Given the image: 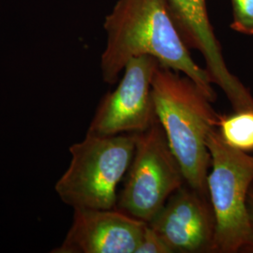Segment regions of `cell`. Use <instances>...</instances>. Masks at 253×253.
<instances>
[{
  "instance_id": "1",
  "label": "cell",
  "mask_w": 253,
  "mask_h": 253,
  "mask_svg": "<svg viewBox=\"0 0 253 253\" xmlns=\"http://www.w3.org/2000/svg\"><path fill=\"white\" fill-rule=\"evenodd\" d=\"M104 28L107 43L100 67L107 84L118 82L131 58L150 55L164 67L188 76L211 102L217 99L207 70L192 59L166 0H118L105 18Z\"/></svg>"
},
{
  "instance_id": "2",
  "label": "cell",
  "mask_w": 253,
  "mask_h": 253,
  "mask_svg": "<svg viewBox=\"0 0 253 253\" xmlns=\"http://www.w3.org/2000/svg\"><path fill=\"white\" fill-rule=\"evenodd\" d=\"M158 120L180 164L186 183L208 194L210 154L208 134L217 128L219 115L211 100L188 76L158 64L151 81Z\"/></svg>"
},
{
  "instance_id": "3",
  "label": "cell",
  "mask_w": 253,
  "mask_h": 253,
  "mask_svg": "<svg viewBox=\"0 0 253 253\" xmlns=\"http://www.w3.org/2000/svg\"><path fill=\"white\" fill-rule=\"evenodd\" d=\"M211 172L208 190L216 218L211 253H253L247 196L253 185V155L228 145L214 128L207 141Z\"/></svg>"
},
{
  "instance_id": "4",
  "label": "cell",
  "mask_w": 253,
  "mask_h": 253,
  "mask_svg": "<svg viewBox=\"0 0 253 253\" xmlns=\"http://www.w3.org/2000/svg\"><path fill=\"white\" fill-rule=\"evenodd\" d=\"M135 141V133H86L70 147V166L55 185L60 199L73 209L117 208V189L132 161Z\"/></svg>"
},
{
  "instance_id": "5",
  "label": "cell",
  "mask_w": 253,
  "mask_h": 253,
  "mask_svg": "<svg viewBox=\"0 0 253 253\" xmlns=\"http://www.w3.org/2000/svg\"><path fill=\"white\" fill-rule=\"evenodd\" d=\"M135 135L133 158L118 194L117 209L148 223L186 179L158 119Z\"/></svg>"
},
{
  "instance_id": "6",
  "label": "cell",
  "mask_w": 253,
  "mask_h": 253,
  "mask_svg": "<svg viewBox=\"0 0 253 253\" xmlns=\"http://www.w3.org/2000/svg\"><path fill=\"white\" fill-rule=\"evenodd\" d=\"M159 61L150 55L131 58L118 87L100 100L87 133L118 135L143 132L158 119L151 81Z\"/></svg>"
},
{
  "instance_id": "7",
  "label": "cell",
  "mask_w": 253,
  "mask_h": 253,
  "mask_svg": "<svg viewBox=\"0 0 253 253\" xmlns=\"http://www.w3.org/2000/svg\"><path fill=\"white\" fill-rule=\"evenodd\" d=\"M173 23L189 49L199 51L212 84L218 85L235 112L253 110V96L231 73L208 17L207 0H166Z\"/></svg>"
},
{
  "instance_id": "8",
  "label": "cell",
  "mask_w": 253,
  "mask_h": 253,
  "mask_svg": "<svg viewBox=\"0 0 253 253\" xmlns=\"http://www.w3.org/2000/svg\"><path fill=\"white\" fill-rule=\"evenodd\" d=\"M172 253H211L216 218L209 195L187 183L148 222Z\"/></svg>"
},
{
  "instance_id": "9",
  "label": "cell",
  "mask_w": 253,
  "mask_h": 253,
  "mask_svg": "<svg viewBox=\"0 0 253 253\" xmlns=\"http://www.w3.org/2000/svg\"><path fill=\"white\" fill-rule=\"evenodd\" d=\"M146 225L117 208H74L73 224L52 253H135Z\"/></svg>"
},
{
  "instance_id": "10",
  "label": "cell",
  "mask_w": 253,
  "mask_h": 253,
  "mask_svg": "<svg viewBox=\"0 0 253 253\" xmlns=\"http://www.w3.org/2000/svg\"><path fill=\"white\" fill-rule=\"evenodd\" d=\"M217 128L228 145L246 153L253 152V110L219 115Z\"/></svg>"
},
{
  "instance_id": "11",
  "label": "cell",
  "mask_w": 253,
  "mask_h": 253,
  "mask_svg": "<svg viewBox=\"0 0 253 253\" xmlns=\"http://www.w3.org/2000/svg\"><path fill=\"white\" fill-rule=\"evenodd\" d=\"M233 21L231 28L245 35H253V0H231Z\"/></svg>"
},
{
  "instance_id": "12",
  "label": "cell",
  "mask_w": 253,
  "mask_h": 253,
  "mask_svg": "<svg viewBox=\"0 0 253 253\" xmlns=\"http://www.w3.org/2000/svg\"><path fill=\"white\" fill-rule=\"evenodd\" d=\"M135 253H172V252L162 237L147 223Z\"/></svg>"
},
{
  "instance_id": "13",
  "label": "cell",
  "mask_w": 253,
  "mask_h": 253,
  "mask_svg": "<svg viewBox=\"0 0 253 253\" xmlns=\"http://www.w3.org/2000/svg\"><path fill=\"white\" fill-rule=\"evenodd\" d=\"M247 208H248V213H249V217L250 221L253 229V185L250 188V190L248 192L247 196Z\"/></svg>"
}]
</instances>
